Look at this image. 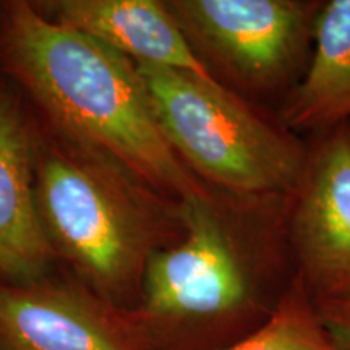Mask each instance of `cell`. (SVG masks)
I'll use <instances>...</instances> for the list:
<instances>
[{
	"instance_id": "cell-1",
	"label": "cell",
	"mask_w": 350,
	"mask_h": 350,
	"mask_svg": "<svg viewBox=\"0 0 350 350\" xmlns=\"http://www.w3.org/2000/svg\"><path fill=\"white\" fill-rule=\"evenodd\" d=\"M8 46L26 85L65 130L183 203L211 201L161 131L131 60L29 3L12 7Z\"/></svg>"
},
{
	"instance_id": "cell-2",
	"label": "cell",
	"mask_w": 350,
	"mask_h": 350,
	"mask_svg": "<svg viewBox=\"0 0 350 350\" xmlns=\"http://www.w3.org/2000/svg\"><path fill=\"white\" fill-rule=\"evenodd\" d=\"M135 65L161 131L196 172L247 196L282 193L300 185L305 164L299 146L217 80Z\"/></svg>"
},
{
	"instance_id": "cell-3",
	"label": "cell",
	"mask_w": 350,
	"mask_h": 350,
	"mask_svg": "<svg viewBox=\"0 0 350 350\" xmlns=\"http://www.w3.org/2000/svg\"><path fill=\"white\" fill-rule=\"evenodd\" d=\"M183 222L180 243L148 256L142 278L143 305L137 314L151 339L156 327L206 326L237 342L274 308L262 304L211 201L183 203Z\"/></svg>"
},
{
	"instance_id": "cell-4",
	"label": "cell",
	"mask_w": 350,
	"mask_h": 350,
	"mask_svg": "<svg viewBox=\"0 0 350 350\" xmlns=\"http://www.w3.org/2000/svg\"><path fill=\"white\" fill-rule=\"evenodd\" d=\"M49 240L106 291L143 278L154 222L130 195L81 161L44 157L36 188Z\"/></svg>"
},
{
	"instance_id": "cell-5",
	"label": "cell",
	"mask_w": 350,
	"mask_h": 350,
	"mask_svg": "<svg viewBox=\"0 0 350 350\" xmlns=\"http://www.w3.org/2000/svg\"><path fill=\"white\" fill-rule=\"evenodd\" d=\"M0 338L7 350H156L137 313L38 282L0 286Z\"/></svg>"
},
{
	"instance_id": "cell-6",
	"label": "cell",
	"mask_w": 350,
	"mask_h": 350,
	"mask_svg": "<svg viewBox=\"0 0 350 350\" xmlns=\"http://www.w3.org/2000/svg\"><path fill=\"white\" fill-rule=\"evenodd\" d=\"M235 75L269 85L291 67L305 31V3L294 0H183L167 5Z\"/></svg>"
},
{
	"instance_id": "cell-7",
	"label": "cell",
	"mask_w": 350,
	"mask_h": 350,
	"mask_svg": "<svg viewBox=\"0 0 350 350\" xmlns=\"http://www.w3.org/2000/svg\"><path fill=\"white\" fill-rule=\"evenodd\" d=\"M294 219L301 281L314 301L350 299V135L323 144L305 169Z\"/></svg>"
},
{
	"instance_id": "cell-8",
	"label": "cell",
	"mask_w": 350,
	"mask_h": 350,
	"mask_svg": "<svg viewBox=\"0 0 350 350\" xmlns=\"http://www.w3.org/2000/svg\"><path fill=\"white\" fill-rule=\"evenodd\" d=\"M57 21L93 38L135 64L180 70L203 80L216 78L191 49L170 8L156 0H64L54 3Z\"/></svg>"
},
{
	"instance_id": "cell-9",
	"label": "cell",
	"mask_w": 350,
	"mask_h": 350,
	"mask_svg": "<svg viewBox=\"0 0 350 350\" xmlns=\"http://www.w3.org/2000/svg\"><path fill=\"white\" fill-rule=\"evenodd\" d=\"M51 252L33 185L29 135L15 104L0 96V273L34 284Z\"/></svg>"
},
{
	"instance_id": "cell-10",
	"label": "cell",
	"mask_w": 350,
	"mask_h": 350,
	"mask_svg": "<svg viewBox=\"0 0 350 350\" xmlns=\"http://www.w3.org/2000/svg\"><path fill=\"white\" fill-rule=\"evenodd\" d=\"M284 117L297 129L350 119V0H331L317 18V46L308 72Z\"/></svg>"
},
{
	"instance_id": "cell-11",
	"label": "cell",
	"mask_w": 350,
	"mask_h": 350,
	"mask_svg": "<svg viewBox=\"0 0 350 350\" xmlns=\"http://www.w3.org/2000/svg\"><path fill=\"white\" fill-rule=\"evenodd\" d=\"M221 350H350L327 329L301 278L286 287L255 331Z\"/></svg>"
},
{
	"instance_id": "cell-12",
	"label": "cell",
	"mask_w": 350,
	"mask_h": 350,
	"mask_svg": "<svg viewBox=\"0 0 350 350\" xmlns=\"http://www.w3.org/2000/svg\"><path fill=\"white\" fill-rule=\"evenodd\" d=\"M314 304L327 329L344 347L350 349V299L319 300Z\"/></svg>"
},
{
	"instance_id": "cell-13",
	"label": "cell",
	"mask_w": 350,
	"mask_h": 350,
	"mask_svg": "<svg viewBox=\"0 0 350 350\" xmlns=\"http://www.w3.org/2000/svg\"><path fill=\"white\" fill-rule=\"evenodd\" d=\"M0 350H7L5 344H3V340H2V338H0Z\"/></svg>"
}]
</instances>
